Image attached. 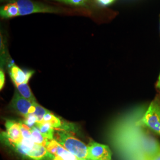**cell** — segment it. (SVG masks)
<instances>
[{
	"mask_svg": "<svg viewBox=\"0 0 160 160\" xmlns=\"http://www.w3.org/2000/svg\"><path fill=\"white\" fill-rule=\"evenodd\" d=\"M57 140L65 148L80 159H87L88 146L67 132L58 131L56 133Z\"/></svg>",
	"mask_w": 160,
	"mask_h": 160,
	"instance_id": "6da1fadb",
	"label": "cell"
},
{
	"mask_svg": "<svg viewBox=\"0 0 160 160\" xmlns=\"http://www.w3.org/2000/svg\"><path fill=\"white\" fill-rule=\"evenodd\" d=\"M139 123L160 137V98L157 97L150 103Z\"/></svg>",
	"mask_w": 160,
	"mask_h": 160,
	"instance_id": "7a4b0ae2",
	"label": "cell"
},
{
	"mask_svg": "<svg viewBox=\"0 0 160 160\" xmlns=\"http://www.w3.org/2000/svg\"><path fill=\"white\" fill-rule=\"evenodd\" d=\"M16 2L19 9V16L33 13H58L60 12V10L58 8L32 0H17Z\"/></svg>",
	"mask_w": 160,
	"mask_h": 160,
	"instance_id": "3957f363",
	"label": "cell"
},
{
	"mask_svg": "<svg viewBox=\"0 0 160 160\" xmlns=\"http://www.w3.org/2000/svg\"><path fill=\"white\" fill-rule=\"evenodd\" d=\"M87 159L112 160V151L108 145L92 142L88 146Z\"/></svg>",
	"mask_w": 160,
	"mask_h": 160,
	"instance_id": "277c9868",
	"label": "cell"
},
{
	"mask_svg": "<svg viewBox=\"0 0 160 160\" xmlns=\"http://www.w3.org/2000/svg\"><path fill=\"white\" fill-rule=\"evenodd\" d=\"M48 151L54 155L53 160H79L80 158L71 153L57 140H49L46 145Z\"/></svg>",
	"mask_w": 160,
	"mask_h": 160,
	"instance_id": "5b68a950",
	"label": "cell"
},
{
	"mask_svg": "<svg viewBox=\"0 0 160 160\" xmlns=\"http://www.w3.org/2000/svg\"><path fill=\"white\" fill-rule=\"evenodd\" d=\"M34 103L16 92L12 100V109L24 118L29 114L34 113L35 112Z\"/></svg>",
	"mask_w": 160,
	"mask_h": 160,
	"instance_id": "8992f818",
	"label": "cell"
},
{
	"mask_svg": "<svg viewBox=\"0 0 160 160\" xmlns=\"http://www.w3.org/2000/svg\"><path fill=\"white\" fill-rule=\"evenodd\" d=\"M6 127V137L8 143H19L22 141L23 136L19 123L12 120H7Z\"/></svg>",
	"mask_w": 160,
	"mask_h": 160,
	"instance_id": "52a82bcc",
	"label": "cell"
},
{
	"mask_svg": "<svg viewBox=\"0 0 160 160\" xmlns=\"http://www.w3.org/2000/svg\"><path fill=\"white\" fill-rule=\"evenodd\" d=\"M33 74L34 71L25 72L16 65L12 66L10 69V76L16 86L28 84L29 79Z\"/></svg>",
	"mask_w": 160,
	"mask_h": 160,
	"instance_id": "ba28073f",
	"label": "cell"
},
{
	"mask_svg": "<svg viewBox=\"0 0 160 160\" xmlns=\"http://www.w3.org/2000/svg\"><path fill=\"white\" fill-rule=\"evenodd\" d=\"M27 157L32 160H53L55 157L45 147L36 144Z\"/></svg>",
	"mask_w": 160,
	"mask_h": 160,
	"instance_id": "9c48e42d",
	"label": "cell"
},
{
	"mask_svg": "<svg viewBox=\"0 0 160 160\" xmlns=\"http://www.w3.org/2000/svg\"><path fill=\"white\" fill-rule=\"evenodd\" d=\"M0 15L2 18H10L19 16V9L16 1L1 7Z\"/></svg>",
	"mask_w": 160,
	"mask_h": 160,
	"instance_id": "30bf717a",
	"label": "cell"
},
{
	"mask_svg": "<svg viewBox=\"0 0 160 160\" xmlns=\"http://www.w3.org/2000/svg\"><path fill=\"white\" fill-rule=\"evenodd\" d=\"M36 126L41 133L49 140L54 139V129L52 126L46 122H38Z\"/></svg>",
	"mask_w": 160,
	"mask_h": 160,
	"instance_id": "8fae6325",
	"label": "cell"
},
{
	"mask_svg": "<svg viewBox=\"0 0 160 160\" xmlns=\"http://www.w3.org/2000/svg\"><path fill=\"white\" fill-rule=\"evenodd\" d=\"M31 132L32 139L33 142L37 145H40L46 147V145L49 140L41 133L39 129L36 126H34L31 129Z\"/></svg>",
	"mask_w": 160,
	"mask_h": 160,
	"instance_id": "7c38bea8",
	"label": "cell"
},
{
	"mask_svg": "<svg viewBox=\"0 0 160 160\" xmlns=\"http://www.w3.org/2000/svg\"><path fill=\"white\" fill-rule=\"evenodd\" d=\"M16 86L18 90V92H19L20 94L22 97L32 102H36L34 95L33 94L28 84H22L19 85H16Z\"/></svg>",
	"mask_w": 160,
	"mask_h": 160,
	"instance_id": "4fadbf2b",
	"label": "cell"
},
{
	"mask_svg": "<svg viewBox=\"0 0 160 160\" xmlns=\"http://www.w3.org/2000/svg\"><path fill=\"white\" fill-rule=\"evenodd\" d=\"M40 122H46L49 123L53 128H58L62 125L61 120L58 118L56 117L54 114H52L50 112H49L45 115L43 120Z\"/></svg>",
	"mask_w": 160,
	"mask_h": 160,
	"instance_id": "5bb4252c",
	"label": "cell"
},
{
	"mask_svg": "<svg viewBox=\"0 0 160 160\" xmlns=\"http://www.w3.org/2000/svg\"><path fill=\"white\" fill-rule=\"evenodd\" d=\"M34 106L35 107V112H34V114L37 117L38 122H40L43 120L45 115L47 113H48L49 111L47 109L43 108V107H42L36 102L34 103Z\"/></svg>",
	"mask_w": 160,
	"mask_h": 160,
	"instance_id": "9a60e30c",
	"label": "cell"
},
{
	"mask_svg": "<svg viewBox=\"0 0 160 160\" xmlns=\"http://www.w3.org/2000/svg\"><path fill=\"white\" fill-rule=\"evenodd\" d=\"M23 123L29 126L30 128H33L34 126H36L37 123L38 122V120L37 117L34 113L29 114L27 115L26 117H24V120L23 122Z\"/></svg>",
	"mask_w": 160,
	"mask_h": 160,
	"instance_id": "2e32d148",
	"label": "cell"
},
{
	"mask_svg": "<svg viewBox=\"0 0 160 160\" xmlns=\"http://www.w3.org/2000/svg\"><path fill=\"white\" fill-rule=\"evenodd\" d=\"M19 124H20V129H21L23 138L32 139L31 128H30L29 126L25 125L23 122H20Z\"/></svg>",
	"mask_w": 160,
	"mask_h": 160,
	"instance_id": "e0dca14e",
	"label": "cell"
},
{
	"mask_svg": "<svg viewBox=\"0 0 160 160\" xmlns=\"http://www.w3.org/2000/svg\"><path fill=\"white\" fill-rule=\"evenodd\" d=\"M88 0H67L66 3L75 6H84L86 5Z\"/></svg>",
	"mask_w": 160,
	"mask_h": 160,
	"instance_id": "ac0fdd59",
	"label": "cell"
},
{
	"mask_svg": "<svg viewBox=\"0 0 160 160\" xmlns=\"http://www.w3.org/2000/svg\"><path fill=\"white\" fill-rule=\"evenodd\" d=\"M97 2L101 6H108L112 4L115 0H96Z\"/></svg>",
	"mask_w": 160,
	"mask_h": 160,
	"instance_id": "d6986e66",
	"label": "cell"
},
{
	"mask_svg": "<svg viewBox=\"0 0 160 160\" xmlns=\"http://www.w3.org/2000/svg\"><path fill=\"white\" fill-rule=\"evenodd\" d=\"M4 82H5L4 73L2 69H1V71H0V89L1 90L2 88V87L4 86Z\"/></svg>",
	"mask_w": 160,
	"mask_h": 160,
	"instance_id": "ffe728a7",
	"label": "cell"
},
{
	"mask_svg": "<svg viewBox=\"0 0 160 160\" xmlns=\"http://www.w3.org/2000/svg\"><path fill=\"white\" fill-rule=\"evenodd\" d=\"M150 160H160V147L152 155Z\"/></svg>",
	"mask_w": 160,
	"mask_h": 160,
	"instance_id": "44dd1931",
	"label": "cell"
},
{
	"mask_svg": "<svg viewBox=\"0 0 160 160\" xmlns=\"http://www.w3.org/2000/svg\"><path fill=\"white\" fill-rule=\"evenodd\" d=\"M156 87L160 91V74L159 75V77H158V81L157 82V84H156Z\"/></svg>",
	"mask_w": 160,
	"mask_h": 160,
	"instance_id": "7402d4cb",
	"label": "cell"
},
{
	"mask_svg": "<svg viewBox=\"0 0 160 160\" xmlns=\"http://www.w3.org/2000/svg\"><path fill=\"white\" fill-rule=\"evenodd\" d=\"M1 2H6V1H12L13 0H0Z\"/></svg>",
	"mask_w": 160,
	"mask_h": 160,
	"instance_id": "603a6c76",
	"label": "cell"
},
{
	"mask_svg": "<svg viewBox=\"0 0 160 160\" xmlns=\"http://www.w3.org/2000/svg\"><path fill=\"white\" fill-rule=\"evenodd\" d=\"M57 1H62V2H65V3H66V1H67V0H57Z\"/></svg>",
	"mask_w": 160,
	"mask_h": 160,
	"instance_id": "cb8c5ba5",
	"label": "cell"
},
{
	"mask_svg": "<svg viewBox=\"0 0 160 160\" xmlns=\"http://www.w3.org/2000/svg\"><path fill=\"white\" fill-rule=\"evenodd\" d=\"M79 160H88V159H80Z\"/></svg>",
	"mask_w": 160,
	"mask_h": 160,
	"instance_id": "d4e9b609",
	"label": "cell"
}]
</instances>
